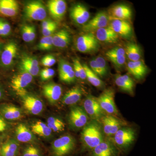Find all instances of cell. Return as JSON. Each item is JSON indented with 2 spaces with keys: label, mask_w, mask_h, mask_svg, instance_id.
Listing matches in <instances>:
<instances>
[{
  "label": "cell",
  "mask_w": 156,
  "mask_h": 156,
  "mask_svg": "<svg viewBox=\"0 0 156 156\" xmlns=\"http://www.w3.org/2000/svg\"><path fill=\"white\" fill-rule=\"evenodd\" d=\"M0 114L3 119L8 120H16L22 118L21 109L12 104H4L0 106Z\"/></svg>",
  "instance_id": "cell-21"
},
{
  "label": "cell",
  "mask_w": 156,
  "mask_h": 156,
  "mask_svg": "<svg viewBox=\"0 0 156 156\" xmlns=\"http://www.w3.org/2000/svg\"><path fill=\"white\" fill-rule=\"evenodd\" d=\"M76 145L75 140L70 135L60 136L52 144L53 156H65L71 152Z\"/></svg>",
  "instance_id": "cell-4"
},
{
  "label": "cell",
  "mask_w": 156,
  "mask_h": 156,
  "mask_svg": "<svg viewBox=\"0 0 156 156\" xmlns=\"http://www.w3.org/2000/svg\"><path fill=\"white\" fill-rule=\"evenodd\" d=\"M11 26L8 21L3 18H0V36L6 37L11 34Z\"/></svg>",
  "instance_id": "cell-39"
},
{
  "label": "cell",
  "mask_w": 156,
  "mask_h": 156,
  "mask_svg": "<svg viewBox=\"0 0 156 156\" xmlns=\"http://www.w3.org/2000/svg\"><path fill=\"white\" fill-rule=\"evenodd\" d=\"M53 46V36L44 37L41 39L37 48L43 51H49L52 49Z\"/></svg>",
  "instance_id": "cell-37"
},
{
  "label": "cell",
  "mask_w": 156,
  "mask_h": 156,
  "mask_svg": "<svg viewBox=\"0 0 156 156\" xmlns=\"http://www.w3.org/2000/svg\"><path fill=\"white\" fill-rule=\"evenodd\" d=\"M115 92L112 88L105 89L97 98L98 100L102 110L106 114L121 118V115L115 101Z\"/></svg>",
  "instance_id": "cell-3"
},
{
  "label": "cell",
  "mask_w": 156,
  "mask_h": 156,
  "mask_svg": "<svg viewBox=\"0 0 156 156\" xmlns=\"http://www.w3.org/2000/svg\"><path fill=\"white\" fill-rule=\"evenodd\" d=\"M55 57L52 55H47L42 58L41 63L45 67H50L53 66L56 63Z\"/></svg>",
  "instance_id": "cell-42"
},
{
  "label": "cell",
  "mask_w": 156,
  "mask_h": 156,
  "mask_svg": "<svg viewBox=\"0 0 156 156\" xmlns=\"http://www.w3.org/2000/svg\"><path fill=\"white\" fill-rule=\"evenodd\" d=\"M43 92L49 102L54 104L58 101L62 94V89L60 85L54 83H48L44 85Z\"/></svg>",
  "instance_id": "cell-17"
},
{
  "label": "cell",
  "mask_w": 156,
  "mask_h": 156,
  "mask_svg": "<svg viewBox=\"0 0 156 156\" xmlns=\"http://www.w3.org/2000/svg\"><path fill=\"white\" fill-rule=\"evenodd\" d=\"M125 52L130 61H138L141 58L140 48L137 44L133 42L128 43L126 45Z\"/></svg>",
  "instance_id": "cell-30"
},
{
  "label": "cell",
  "mask_w": 156,
  "mask_h": 156,
  "mask_svg": "<svg viewBox=\"0 0 156 156\" xmlns=\"http://www.w3.org/2000/svg\"><path fill=\"white\" fill-rule=\"evenodd\" d=\"M8 125L4 119L0 116V133L4 132L7 129Z\"/></svg>",
  "instance_id": "cell-48"
},
{
  "label": "cell",
  "mask_w": 156,
  "mask_h": 156,
  "mask_svg": "<svg viewBox=\"0 0 156 156\" xmlns=\"http://www.w3.org/2000/svg\"><path fill=\"white\" fill-rule=\"evenodd\" d=\"M4 47V45L3 44V43L0 41V56H1V53H2Z\"/></svg>",
  "instance_id": "cell-49"
},
{
  "label": "cell",
  "mask_w": 156,
  "mask_h": 156,
  "mask_svg": "<svg viewBox=\"0 0 156 156\" xmlns=\"http://www.w3.org/2000/svg\"><path fill=\"white\" fill-rule=\"evenodd\" d=\"M3 96V92L2 89L0 87V99L2 98Z\"/></svg>",
  "instance_id": "cell-50"
},
{
  "label": "cell",
  "mask_w": 156,
  "mask_h": 156,
  "mask_svg": "<svg viewBox=\"0 0 156 156\" xmlns=\"http://www.w3.org/2000/svg\"><path fill=\"white\" fill-rule=\"evenodd\" d=\"M110 17L104 11L98 13L95 17L84 24L83 30L88 33L97 30L108 26Z\"/></svg>",
  "instance_id": "cell-12"
},
{
  "label": "cell",
  "mask_w": 156,
  "mask_h": 156,
  "mask_svg": "<svg viewBox=\"0 0 156 156\" xmlns=\"http://www.w3.org/2000/svg\"><path fill=\"white\" fill-rule=\"evenodd\" d=\"M118 148L111 137L105 138L92 151L90 156H117Z\"/></svg>",
  "instance_id": "cell-11"
},
{
  "label": "cell",
  "mask_w": 156,
  "mask_h": 156,
  "mask_svg": "<svg viewBox=\"0 0 156 156\" xmlns=\"http://www.w3.org/2000/svg\"><path fill=\"white\" fill-rule=\"evenodd\" d=\"M57 27V24L55 23L53 25L48 28L42 29V33L44 37L52 36L56 30Z\"/></svg>",
  "instance_id": "cell-44"
},
{
  "label": "cell",
  "mask_w": 156,
  "mask_h": 156,
  "mask_svg": "<svg viewBox=\"0 0 156 156\" xmlns=\"http://www.w3.org/2000/svg\"><path fill=\"white\" fill-rule=\"evenodd\" d=\"M1 146L0 145V156H1Z\"/></svg>",
  "instance_id": "cell-51"
},
{
  "label": "cell",
  "mask_w": 156,
  "mask_h": 156,
  "mask_svg": "<svg viewBox=\"0 0 156 156\" xmlns=\"http://www.w3.org/2000/svg\"><path fill=\"white\" fill-rule=\"evenodd\" d=\"M95 59L100 70L102 77L105 76L107 74L108 71V65L107 64L106 60L103 57L101 56H98L95 58Z\"/></svg>",
  "instance_id": "cell-40"
},
{
  "label": "cell",
  "mask_w": 156,
  "mask_h": 156,
  "mask_svg": "<svg viewBox=\"0 0 156 156\" xmlns=\"http://www.w3.org/2000/svg\"><path fill=\"white\" fill-rule=\"evenodd\" d=\"M105 55L110 60L112 58L126 56V54L124 48L121 47H116L107 51L105 53Z\"/></svg>",
  "instance_id": "cell-38"
},
{
  "label": "cell",
  "mask_w": 156,
  "mask_h": 156,
  "mask_svg": "<svg viewBox=\"0 0 156 156\" xmlns=\"http://www.w3.org/2000/svg\"><path fill=\"white\" fill-rule=\"evenodd\" d=\"M119 37L110 26L96 30L95 36L98 41L110 44L118 42Z\"/></svg>",
  "instance_id": "cell-22"
},
{
  "label": "cell",
  "mask_w": 156,
  "mask_h": 156,
  "mask_svg": "<svg viewBox=\"0 0 156 156\" xmlns=\"http://www.w3.org/2000/svg\"><path fill=\"white\" fill-rule=\"evenodd\" d=\"M76 48L81 53H92L98 50L99 41L94 34L88 33L78 38L76 42Z\"/></svg>",
  "instance_id": "cell-9"
},
{
  "label": "cell",
  "mask_w": 156,
  "mask_h": 156,
  "mask_svg": "<svg viewBox=\"0 0 156 156\" xmlns=\"http://www.w3.org/2000/svg\"><path fill=\"white\" fill-rule=\"evenodd\" d=\"M83 66L86 71L87 79L89 83L97 88H103L104 87V83L99 76L92 72L87 64H83Z\"/></svg>",
  "instance_id": "cell-33"
},
{
  "label": "cell",
  "mask_w": 156,
  "mask_h": 156,
  "mask_svg": "<svg viewBox=\"0 0 156 156\" xmlns=\"http://www.w3.org/2000/svg\"><path fill=\"white\" fill-rule=\"evenodd\" d=\"M19 5L14 0H0V15L5 17H14L18 14Z\"/></svg>",
  "instance_id": "cell-20"
},
{
  "label": "cell",
  "mask_w": 156,
  "mask_h": 156,
  "mask_svg": "<svg viewBox=\"0 0 156 156\" xmlns=\"http://www.w3.org/2000/svg\"><path fill=\"white\" fill-rule=\"evenodd\" d=\"M115 83L117 87L124 92L133 95L134 87V82L128 75H118L115 78Z\"/></svg>",
  "instance_id": "cell-23"
},
{
  "label": "cell",
  "mask_w": 156,
  "mask_h": 156,
  "mask_svg": "<svg viewBox=\"0 0 156 156\" xmlns=\"http://www.w3.org/2000/svg\"><path fill=\"white\" fill-rule=\"evenodd\" d=\"M112 17L114 19L126 20L130 19L132 16V11L130 7L124 5H117L111 10Z\"/></svg>",
  "instance_id": "cell-28"
},
{
  "label": "cell",
  "mask_w": 156,
  "mask_h": 156,
  "mask_svg": "<svg viewBox=\"0 0 156 156\" xmlns=\"http://www.w3.org/2000/svg\"><path fill=\"white\" fill-rule=\"evenodd\" d=\"M110 60L117 67H122L126 62V55L118 57V58H112V59H110Z\"/></svg>",
  "instance_id": "cell-46"
},
{
  "label": "cell",
  "mask_w": 156,
  "mask_h": 156,
  "mask_svg": "<svg viewBox=\"0 0 156 156\" xmlns=\"http://www.w3.org/2000/svg\"><path fill=\"white\" fill-rule=\"evenodd\" d=\"M23 106L30 113L34 115L41 114L44 109V104L41 101L34 95L27 93L21 95Z\"/></svg>",
  "instance_id": "cell-14"
},
{
  "label": "cell",
  "mask_w": 156,
  "mask_h": 156,
  "mask_svg": "<svg viewBox=\"0 0 156 156\" xmlns=\"http://www.w3.org/2000/svg\"><path fill=\"white\" fill-rule=\"evenodd\" d=\"M129 73L137 80H141L147 73V68L143 62L140 60L136 62L129 61L127 64Z\"/></svg>",
  "instance_id": "cell-25"
},
{
  "label": "cell",
  "mask_w": 156,
  "mask_h": 156,
  "mask_svg": "<svg viewBox=\"0 0 156 156\" xmlns=\"http://www.w3.org/2000/svg\"><path fill=\"white\" fill-rule=\"evenodd\" d=\"M56 22L51 20H43L41 23L42 29L48 28L49 27L53 25Z\"/></svg>",
  "instance_id": "cell-47"
},
{
  "label": "cell",
  "mask_w": 156,
  "mask_h": 156,
  "mask_svg": "<svg viewBox=\"0 0 156 156\" xmlns=\"http://www.w3.org/2000/svg\"><path fill=\"white\" fill-rule=\"evenodd\" d=\"M109 26L119 36L127 38L132 34L133 31L132 26L126 20L114 19Z\"/></svg>",
  "instance_id": "cell-19"
},
{
  "label": "cell",
  "mask_w": 156,
  "mask_h": 156,
  "mask_svg": "<svg viewBox=\"0 0 156 156\" xmlns=\"http://www.w3.org/2000/svg\"><path fill=\"white\" fill-rule=\"evenodd\" d=\"M33 76L28 73L22 72L15 75L12 78L11 86L16 93L21 96L27 93L25 88L30 84Z\"/></svg>",
  "instance_id": "cell-10"
},
{
  "label": "cell",
  "mask_w": 156,
  "mask_h": 156,
  "mask_svg": "<svg viewBox=\"0 0 156 156\" xmlns=\"http://www.w3.org/2000/svg\"><path fill=\"white\" fill-rule=\"evenodd\" d=\"M31 131L34 134L43 137L50 136L52 131L47 124L41 121H38L35 123L31 126Z\"/></svg>",
  "instance_id": "cell-32"
},
{
  "label": "cell",
  "mask_w": 156,
  "mask_h": 156,
  "mask_svg": "<svg viewBox=\"0 0 156 156\" xmlns=\"http://www.w3.org/2000/svg\"><path fill=\"white\" fill-rule=\"evenodd\" d=\"M83 94V90L80 87H73L65 94L62 102L65 105H74L80 100Z\"/></svg>",
  "instance_id": "cell-26"
},
{
  "label": "cell",
  "mask_w": 156,
  "mask_h": 156,
  "mask_svg": "<svg viewBox=\"0 0 156 156\" xmlns=\"http://www.w3.org/2000/svg\"><path fill=\"white\" fill-rule=\"evenodd\" d=\"M47 7L52 18L59 20L64 17L67 5L63 0H50L48 2Z\"/></svg>",
  "instance_id": "cell-15"
},
{
  "label": "cell",
  "mask_w": 156,
  "mask_h": 156,
  "mask_svg": "<svg viewBox=\"0 0 156 156\" xmlns=\"http://www.w3.org/2000/svg\"><path fill=\"white\" fill-rule=\"evenodd\" d=\"M70 16L75 22L80 25L86 24L90 17V13L87 8L81 4L73 6L70 11Z\"/></svg>",
  "instance_id": "cell-16"
},
{
  "label": "cell",
  "mask_w": 156,
  "mask_h": 156,
  "mask_svg": "<svg viewBox=\"0 0 156 156\" xmlns=\"http://www.w3.org/2000/svg\"><path fill=\"white\" fill-rule=\"evenodd\" d=\"M19 150L18 141L14 139H9L1 145V156H17Z\"/></svg>",
  "instance_id": "cell-27"
},
{
  "label": "cell",
  "mask_w": 156,
  "mask_h": 156,
  "mask_svg": "<svg viewBox=\"0 0 156 156\" xmlns=\"http://www.w3.org/2000/svg\"><path fill=\"white\" fill-rule=\"evenodd\" d=\"M24 15L25 17L31 20H44L47 16V11L44 4L38 1L27 2L24 7Z\"/></svg>",
  "instance_id": "cell-6"
},
{
  "label": "cell",
  "mask_w": 156,
  "mask_h": 156,
  "mask_svg": "<svg viewBox=\"0 0 156 156\" xmlns=\"http://www.w3.org/2000/svg\"><path fill=\"white\" fill-rule=\"evenodd\" d=\"M17 140L19 142L28 143L33 141L35 139L34 134L24 124H19L15 130Z\"/></svg>",
  "instance_id": "cell-29"
},
{
  "label": "cell",
  "mask_w": 156,
  "mask_h": 156,
  "mask_svg": "<svg viewBox=\"0 0 156 156\" xmlns=\"http://www.w3.org/2000/svg\"><path fill=\"white\" fill-rule=\"evenodd\" d=\"M81 140L84 149L92 151L105 139L100 122L90 120L82 128Z\"/></svg>",
  "instance_id": "cell-1"
},
{
  "label": "cell",
  "mask_w": 156,
  "mask_h": 156,
  "mask_svg": "<svg viewBox=\"0 0 156 156\" xmlns=\"http://www.w3.org/2000/svg\"><path fill=\"white\" fill-rule=\"evenodd\" d=\"M21 36L23 41L27 43L33 42L36 37V28L33 24H25L21 26Z\"/></svg>",
  "instance_id": "cell-31"
},
{
  "label": "cell",
  "mask_w": 156,
  "mask_h": 156,
  "mask_svg": "<svg viewBox=\"0 0 156 156\" xmlns=\"http://www.w3.org/2000/svg\"><path fill=\"white\" fill-rule=\"evenodd\" d=\"M83 107L90 120L99 122L101 118L106 114L101 107L97 98L92 95H89L86 97Z\"/></svg>",
  "instance_id": "cell-8"
},
{
  "label": "cell",
  "mask_w": 156,
  "mask_h": 156,
  "mask_svg": "<svg viewBox=\"0 0 156 156\" xmlns=\"http://www.w3.org/2000/svg\"><path fill=\"white\" fill-rule=\"evenodd\" d=\"M55 72L54 69L51 68H45L42 69L41 72V79L43 81H47L53 77L55 75Z\"/></svg>",
  "instance_id": "cell-43"
},
{
  "label": "cell",
  "mask_w": 156,
  "mask_h": 156,
  "mask_svg": "<svg viewBox=\"0 0 156 156\" xmlns=\"http://www.w3.org/2000/svg\"><path fill=\"white\" fill-rule=\"evenodd\" d=\"M71 40L70 34L65 29L58 30L53 35V46L57 48L63 49L67 48L70 43Z\"/></svg>",
  "instance_id": "cell-24"
},
{
  "label": "cell",
  "mask_w": 156,
  "mask_h": 156,
  "mask_svg": "<svg viewBox=\"0 0 156 156\" xmlns=\"http://www.w3.org/2000/svg\"><path fill=\"white\" fill-rule=\"evenodd\" d=\"M89 68L98 76L102 77V74L95 58L91 59L89 62Z\"/></svg>",
  "instance_id": "cell-45"
},
{
  "label": "cell",
  "mask_w": 156,
  "mask_h": 156,
  "mask_svg": "<svg viewBox=\"0 0 156 156\" xmlns=\"http://www.w3.org/2000/svg\"><path fill=\"white\" fill-rule=\"evenodd\" d=\"M20 66L22 72L28 73L33 76H37L40 72L38 61L36 57L32 56L23 57Z\"/></svg>",
  "instance_id": "cell-18"
},
{
  "label": "cell",
  "mask_w": 156,
  "mask_h": 156,
  "mask_svg": "<svg viewBox=\"0 0 156 156\" xmlns=\"http://www.w3.org/2000/svg\"><path fill=\"white\" fill-rule=\"evenodd\" d=\"M99 122L104 135L108 137L113 136L120 128L127 126L126 122L121 118L107 114L104 115Z\"/></svg>",
  "instance_id": "cell-5"
},
{
  "label": "cell",
  "mask_w": 156,
  "mask_h": 156,
  "mask_svg": "<svg viewBox=\"0 0 156 156\" xmlns=\"http://www.w3.org/2000/svg\"><path fill=\"white\" fill-rule=\"evenodd\" d=\"M18 47L14 41H10L4 46L0 56V65L3 67L8 68L13 64L17 56Z\"/></svg>",
  "instance_id": "cell-13"
},
{
  "label": "cell",
  "mask_w": 156,
  "mask_h": 156,
  "mask_svg": "<svg viewBox=\"0 0 156 156\" xmlns=\"http://www.w3.org/2000/svg\"><path fill=\"white\" fill-rule=\"evenodd\" d=\"M83 107L74 106L70 110L68 122L71 128L73 129H81L87 125L90 121Z\"/></svg>",
  "instance_id": "cell-7"
},
{
  "label": "cell",
  "mask_w": 156,
  "mask_h": 156,
  "mask_svg": "<svg viewBox=\"0 0 156 156\" xmlns=\"http://www.w3.org/2000/svg\"><path fill=\"white\" fill-rule=\"evenodd\" d=\"M136 134L134 128L126 126L120 128L111 138L118 148L127 150L135 141Z\"/></svg>",
  "instance_id": "cell-2"
},
{
  "label": "cell",
  "mask_w": 156,
  "mask_h": 156,
  "mask_svg": "<svg viewBox=\"0 0 156 156\" xmlns=\"http://www.w3.org/2000/svg\"><path fill=\"white\" fill-rule=\"evenodd\" d=\"M47 125L52 131L56 132L64 131L66 127L65 124L62 120L53 117L48 118Z\"/></svg>",
  "instance_id": "cell-34"
},
{
  "label": "cell",
  "mask_w": 156,
  "mask_h": 156,
  "mask_svg": "<svg viewBox=\"0 0 156 156\" xmlns=\"http://www.w3.org/2000/svg\"><path fill=\"white\" fill-rule=\"evenodd\" d=\"M73 69L70 64L64 59H60L58 62V71L59 79H61L67 76L73 71Z\"/></svg>",
  "instance_id": "cell-35"
},
{
  "label": "cell",
  "mask_w": 156,
  "mask_h": 156,
  "mask_svg": "<svg viewBox=\"0 0 156 156\" xmlns=\"http://www.w3.org/2000/svg\"><path fill=\"white\" fill-rule=\"evenodd\" d=\"M22 156H41V154L38 148L33 145H30L24 150Z\"/></svg>",
  "instance_id": "cell-41"
},
{
  "label": "cell",
  "mask_w": 156,
  "mask_h": 156,
  "mask_svg": "<svg viewBox=\"0 0 156 156\" xmlns=\"http://www.w3.org/2000/svg\"><path fill=\"white\" fill-rule=\"evenodd\" d=\"M74 71L75 73L76 77L84 80L87 79L86 73L83 65L81 64L80 60L77 58L73 60Z\"/></svg>",
  "instance_id": "cell-36"
}]
</instances>
